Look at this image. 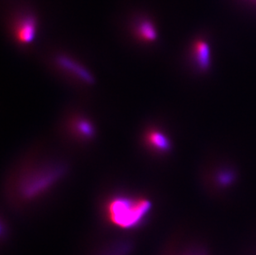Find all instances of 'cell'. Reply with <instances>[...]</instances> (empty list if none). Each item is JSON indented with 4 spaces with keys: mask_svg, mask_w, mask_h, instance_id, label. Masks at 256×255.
<instances>
[{
    "mask_svg": "<svg viewBox=\"0 0 256 255\" xmlns=\"http://www.w3.org/2000/svg\"><path fill=\"white\" fill-rule=\"evenodd\" d=\"M148 144L160 152H167L171 148V142L166 135L160 131H151L147 135Z\"/></svg>",
    "mask_w": 256,
    "mask_h": 255,
    "instance_id": "7",
    "label": "cell"
},
{
    "mask_svg": "<svg viewBox=\"0 0 256 255\" xmlns=\"http://www.w3.org/2000/svg\"><path fill=\"white\" fill-rule=\"evenodd\" d=\"M76 128L78 130V132H80V134L83 135V136H85V137H92L93 134H94L93 126L88 121H78Z\"/></svg>",
    "mask_w": 256,
    "mask_h": 255,
    "instance_id": "8",
    "label": "cell"
},
{
    "mask_svg": "<svg viewBox=\"0 0 256 255\" xmlns=\"http://www.w3.org/2000/svg\"><path fill=\"white\" fill-rule=\"evenodd\" d=\"M60 168L46 169L29 176L21 186V194L24 198H35L51 186L60 176Z\"/></svg>",
    "mask_w": 256,
    "mask_h": 255,
    "instance_id": "2",
    "label": "cell"
},
{
    "mask_svg": "<svg viewBox=\"0 0 256 255\" xmlns=\"http://www.w3.org/2000/svg\"><path fill=\"white\" fill-rule=\"evenodd\" d=\"M136 22L134 32L141 41L152 42L157 39V29L152 20L147 18H140Z\"/></svg>",
    "mask_w": 256,
    "mask_h": 255,
    "instance_id": "4",
    "label": "cell"
},
{
    "mask_svg": "<svg viewBox=\"0 0 256 255\" xmlns=\"http://www.w3.org/2000/svg\"><path fill=\"white\" fill-rule=\"evenodd\" d=\"M194 60L202 72L208 70L210 66V48L208 44L202 40L196 41L192 49Z\"/></svg>",
    "mask_w": 256,
    "mask_h": 255,
    "instance_id": "6",
    "label": "cell"
},
{
    "mask_svg": "<svg viewBox=\"0 0 256 255\" xmlns=\"http://www.w3.org/2000/svg\"><path fill=\"white\" fill-rule=\"evenodd\" d=\"M14 35L21 44H29L34 42L38 30V21L30 12L18 15L14 21Z\"/></svg>",
    "mask_w": 256,
    "mask_h": 255,
    "instance_id": "3",
    "label": "cell"
},
{
    "mask_svg": "<svg viewBox=\"0 0 256 255\" xmlns=\"http://www.w3.org/2000/svg\"><path fill=\"white\" fill-rule=\"evenodd\" d=\"M152 203L144 198L116 196L107 203L106 217L118 229H136L147 219Z\"/></svg>",
    "mask_w": 256,
    "mask_h": 255,
    "instance_id": "1",
    "label": "cell"
},
{
    "mask_svg": "<svg viewBox=\"0 0 256 255\" xmlns=\"http://www.w3.org/2000/svg\"><path fill=\"white\" fill-rule=\"evenodd\" d=\"M56 62L63 69L70 72L84 82H87V83H92L94 80L92 76L86 70L85 68L76 62L75 60H73L72 59L65 56H60L56 59Z\"/></svg>",
    "mask_w": 256,
    "mask_h": 255,
    "instance_id": "5",
    "label": "cell"
}]
</instances>
